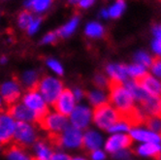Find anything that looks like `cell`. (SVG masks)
<instances>
[{"mask_svg":"<svg viewBox=\"0 0 161 160\" xmlns=\"http://www.w3.org/2000/svg\"><path fill=\"white\" fill-rule=\"evenodd\" d=\"M108 88L110 92L109 99L119 113L127 112L135 107L134 98L123 82L111 78L108 80Z\"/></svg>","mask_w":161,"mask_h":160,"instance_id":"6da1fadb","label":"cell"},{"mask_svg":"<svg viewBox=\"0 0 161 160\" xmlns=\"http://www.w3.org/2000/svg\"><path fill=\"white\" fill-rule=\"evenodd\" d=\"M93 121L100 129L107 131L113 125L120 122L118 111L107 102H103L97 106H94Z\"/></svg>","mask_w":161,"mask_h":160,"instance_id":"7a4b0ae2","label":"cell"},{"mask_svg":"<svg viewBox=\"0 0 161 160\" xmlns=\"http://www.w3.org/2000/svg\"><path fill=\"white\" fill-rule=\"evenodd\" d=\"M38 92L44 100L52 106L54 101L58 98L63 89V85L59 81L50 76H41L38 81Z\"/></svg>","mask_w":161,"mask_h":160,"instance_id":"3957f363","label":"cell"},{"mask_svg":"<svg viewBox=\"0 0 161 160\" xmlns=\"http://www.w3.org/2000/svg\"><path fill=\"white\" fill-rule=\"evenodd\" d=\"M38 137L31 125L25 121H17L13 141L21 147L29 150L34 146Z\"/></svg>","mask_w":161,"mask_h":160,"instance_id":"277c9868","label":"cell"},{"mask_svg":"<svg viewBox=\"0 0 161 160\" xmlns=\"http://www.w3.org/2000/svg\"><path fill=\"white\" fill-rule=\"evenodd\" d=\"M56 113L63 117H69L75 109V95L69 88H63L60 95L52 105Z\"/></svg>","mask_w":161,"mask_h":160,"instance_id":"5b68a950","label":"cell"},{"mask_svg":"<svg viewBox=\"0 0 161 160\" xmlns=\"http://www.w3.org/2000/svg\"><path fill=\"white\" fill-rule=\"evenodd\" d=\"M16 123L6 113L0 115V147L3 148L14 139Z\"/></svg>","mask_w":161,"mask_h":160,"instance_id":"8992f818","label":"cell"},{"mask_svg":"<svg viewBox=\"0 0 161 160\" xmlns=\"http://www.w3.org/2000/svg\"><path fill=\"white\" fill-rule=\"evenodd\" d=\"M1 95L4 100L6 108L15 105L19 101L20 90H19V81L15 79L12 82L5 83L0 87Z\"/></svg>","mask_w":161,"mask_h":160,"instance_id":"52a82bcc","label":"cell"},{"mask_svg":"<svg viewBox=\"0 0 161 160\" xmlns=\"http://www.w3.org/2000/svg\"><path fill=\"white\" fill-rule=\"evenodd\" d=\"M6 115L16 119L18 121H34L35 119V112L30 110L26 107L24 103H16L15 105H12L6 108Z\"/></svg>","mask_w":161,"mask_h":160,"instance_id":"ba28073f","label":"cell"},{"mask_svg":"<svg viewBox=\"0 0 161 160\" xmlns=\"http://www.w3.org/2000/svg\"><path fill=\"white\" fill-rule=\"evenodd\" d=\"M133 82L138 86H140L142 89L147 91L148 94L156 97H161V84L148 73H145L140 77L135 78Z\"/></svg>","mask_w":161,"mask_h":160,"instance_id":"9c48e42d","label":"cell"},{"mask_svg":"<svg viewBox=\"0 0 161 160\" xmlns=\"http://www.w3.org/2000/svg\"><path fill=\"white\" fill-rule=\"evenodd\" d=\"M3 153L7 156L8 160H37V157L28 152L29 150L21 147L14 141L4 146Z\"/></svg>","mask_w":161,"mask_h":160,"instance_id":"30bf717a","label":"cell"},{"mask_svg":"<svg viewBox=\"0 0 161 160\" xmlns=\"http://www.w3.org/2000/svg\"><path fill=\"white\" fill-rule=\"evenodd\" d=\"M133 144V138L130 135L125 134H116L111 136L107 140L105 145V150L108 152H117L123 148L129 147Z\"/></svg>","mask_w":161,"mask_h":160,"instance_id":"8fae6325","label":"cell"},{"mask_svg":"<svg viewBox=\"0 0 161 160\" xmlns=\"http://www.w3.org/2000/svg\"><path fill=\"white\" fill-rule=\"evenodd\" d=\"M22 103L28 107L33 112L41 113L45 110L49 109L48 106L46 105L44 98L41 96L39 92H33V91H25V94L22 98Z\"/></svg>","mask_w":161,"mask_h":160,"instance_id":"7c38bea8","label":"cell"},{"mask_svg":"<svg viewBox=\"0 0 161 160\" xmlns=\"http://www.w3.org/2000/svg\"><path fill=\"white\" fill-rule=\"evenodd\" d=\"M90 120V111L83 106L76 107L71 113V122L78 129L86 128Z\"/></svg>","mask_w":161,"mask_h":160,"instance_id":"4fadbf2b","label":"cell"},{"mask_svg":"<svg viewBox=\"0 0 161 160\" xmlns=\"http://www.w3.org/2000/svg\"><path fill=\"white\" fill-rule=\"evenodd\" d=\"M63 146L68 147H78L80 146L83 142V135L80 129L74 126H68L62 132Z\"/></svg>","mask_w":161,"mask_h":160,"instance_id":"5bb4252c","label":"cell"},{"mask_svg":"<svg viewBox=\"0 0 161 160\" xmlns=\"http://www.w3.org/2000/svg\"><path fill=\"white\" fill-rule=\"evenodd\" d=\"M101 144H102V137L95 131H88L83 137V142L82 145H80V147L86 153L89 154L91 152L98 150Z\"/></svg>","mask_w":161,"mask_h":160,"instance_id":"9a60e30c","label":"cell"},{"mask_svg":"<svg viewBox=\"0 0 161 160\" xmlns=\"http://www.w3.org/2000/svg\"><path fill=\"white\" fill-rule=\"evenodd\" d=\"M135 152L136 153L140 155L153 157L155 160L161 159V146L158 144L147 143V144L141 145L136 148Z\"/></svg>","mask_w":161,"mask_h":160,"instance_id":"2e32d148","label":"cell"},{"mask_svg":"<svg viewBox=\"0 0 161 160\" xmlns=\"http://www.w3.org/2000/svg\"><path fill=\"white\" fill-rule=\"evenodd\" d=\"M33 147L36 152L35 156L37 157V160H51L53 153L52 152V147L49 146L47 141L38 138Z\"/></svg>","mask_w":161,"mask_h":160,"instance_id":"e0dca14e","label":"cell"},{"mask_svg":"<svg viewBox=\"0 0 161 160\" xmlns=\"http://www.w3.org/2000/svg\"><path fill=\"white\" fill-rule=\"evenodd\" d=\"M130 136L132 138L147 142V143H154V144H159L161 142V138L153 132H148L145 130H140V129H132L130 130Z\"/></svg>","mask_w":161,"mask_h":160,"instance_id":"ac0fdd59","label":"cell"},{"mask_svg":"<svg viewBox=\"0 0 161 160\" xmlns=\"http://www.w3.org/2000/svg\"><path fill=\"white\" fill-rule=\"evenodd\" d=\"M107 73L112 79H117L121 82L127 81V70L126 66L121 64H110L107 66Z\"/></svg>","mask_w":161,"mask_h":160,"instance_id":"d6986e66","label":"cell"},{"mask_svg":"<svg viewBox=\"0 0 161 160\" xmlns=\"http://www.w3.org/2000/svg\"><path fill=\"white\" fill-rule=\"evenodd\" d=\"M53 0H26L25 5L35 13H43L52 5Z\"/></svg>","mask_w":161,"mask_h":160,"instance_id":"ffe728a7","label":"cell"},{"mask_svg":"<svg viewBox=\"0 0 161 160\" xmlns=\"http://www.w3.org/2000/svg\"><path fill=\"white\" fill-rule=\"evenodd\" d=\"M78 24H79V18L74 17L70 21H68L64 26H62L61 28H59L56 31L57 36H60L63 38L70 36L71 34L75 31V29L77 28Z\"/></svg>","mask_w":161,"mask_h":160,"instance_id":"44dd1931","label":"cell"},{"mask_svg":"<svg viewBox=\"0 0 161 160\" xmlns=\"http://www.w3.org/2000/svg\"><path fill=\"white\" fill-rule=\"evenodd\" d=\"M85 32L88 37L99 38L102 37L103 34H104V28H103V26L100 24H97V22H89L86 26Z\"/></svg>","mask_w":161,"mask_h":160,"instance_id":"7402d4cb","label":"cell"},{"mask_svg":"<svg viewBox=\"0 0 161 160\" xmlns=\"http://www.w3.org/2000/svg\"><path fill=\"white\" fill-rule=\"evenodd\" d=\"M144 125H146L148 129L153 131V133L157 134L161 138V120L159 119L147 116L144 121Z\"/></svg>","mask_w":161,"mask_h":160,"instance_id":"603a6c76","label":"cell"},{"mask_svg":"<svg viewBox=\"0 0 161 160\" xmlns=\"http://www.w3.org/2000/svg\"><path fill=\"white\" fill-rule=\"evenodd\" d=\"M34 18L32 16V14L28 11H21V12L19 14L18 16V25L21 28V29H27L28 26L30 25V24L33 21Z\"/></svg>","mask_w":161,"mask_h":160,"instance_id":"cb8c5ba5","label":"cell"},{"mask_svg":"<svg viewBox=\"0 0 161 160\" xmlns=\"http://www.w3.org/2000/svg\"><path fill=\"white\" fill-rule=\"evenodd\" d=\"M87 99L93 106H97L103 102H106V95L102 90H95L92 92H85Z\"/></svg>","mask_w":161,"mask_h":160,"instance_id":"d4e9b609","label":"cell"},{"mask_svg":"<svg viewBox=\"0 0 161 160\" xmlns=\"http://www.w3.org/2000/svg\"><path fill=\"white\" fill-rule=\"evenodd\" d=\"M125 10V2L124 0H117L114 3L108 11L109 17L113 19H118L121 16V14L124 12Z\"/></svg>","mask_w":161,"mask_h":160,"instance_id":"484cf974","label":"cell"},{"mask_svg":"<svg viewBox=\"0 0 161 160\" xmlns=\"http://www.w3.org/2000/svg\"><path fill=\"white\" fill-rule=\"evenodd\" d=\"M135 61L139 65H142L144 67H148V66H152L153 58L147 52H139L135 54Z\"/></svg>","mask_w":161,"mask_h":160,"instance_id":"4316f807","label":"cell"},{"mask_svg":"<svg viewBox=\"0 0 161 160\" xmlns=\"http://www.w3.org/2000/svg\"><path fill=\"white\" fill-rule=\"evenodd\" d=\"M126 70H127V74L129 76H131L133 79L138 78L142 75H144L146 73L145 71V67L139 64H133V65H129L126 66Z\"/></svg>","mask_w":161,"mask_h":160,"instance_id":"83f0119b","label":"cell"},{"mask_svg":"<svg viewBox=\"0 0 161 160\" xmlns=\"http://www.w3.org/2000/svg\"><path fill=\"white\" fill-rule=\"evenodd\" d=\"M93 84L99 90H103L106 88V86H108V80L104 75L97 74L93 79Z\"/></svg>","mask_w":161,"mask_h":160,"instance_id":"f1b7e54d","label":"cell"},{"mask_svg":"<svg viewBox=\"0 0 161 160\" xmlns=\"http://www.w3.org/2000/svg\"><path fill=\"white\" fill-rule=\"evenodd\" d=\"M38 76L35 72L33 71H28L26 73L24 74V77H22V80H24V83L27 85V87H29L30 86H32L34 83H35L38 80Z\"/></svg>","mask_w":161,"mask_h":160,"instance_id":"f546056e","label":"cell"},{"mask_svg":"<svg viewBox=\"0 0 161 160\" xmlns=\"http://www.w3.org/2000/svg\"><path fill=\"white\" fill-rule=\"evenodd\" d=\"M152 70L154 75L161 78V58H153L152 63Z\"/></svg>","mask_w":161,"mask_h":160,"instance_id":"4dcf8cb0","label":"cell"},{"mask_svg":"<svg viewBox=\"0 0 161 160\" xmlns=\"http://www.w3.org/2000/svg\"><path fill=\"white\" fill-rule=\"evenodd\" d=\"M47 64L49 65V67H51L52 69L55 73L58 74V75H62L63 74V68H62V66L59 64V62H57L56 60H54V59H49L47 61Z\"/></svg>","mask_w":161,"mask_h":160,"instance_id":"1f68e13d","label":"cell"},{"mask_svg":"<svg viewBox=\"0 0 161 160\" xmlns=\"http://www.w3.org/2000/svg\"><path fill=\"white\" fill-rule=\"evenodd\" d=\"M129 126L128 125H126L125 123L123 122H118L114 125L108 130L109 132H122V131H128L129 130Z\"/></svg>","mask_w":161,"mask_h":160,"instance_id":"d6a6232c","label":"cell"},{"mask_svg":"<svg viewBox=\"0 0 161 160\" xmlns=\"http://www.w3.org/2000/svg\"><path fill=\"white\" fill-rule=\"evenodd\" d=\"M41 21H42V19L40 18H37V19H34L33 21L30 24V25L28 26L27 28V32L29 35H31V34H34L39 28L40 25H41Z\"/></svg>","mask_w":161,"mask_h":160,"instance_id":"836d02e7","label":"cell"},{"mask_svg":"<svg viewBox=\"0 0 161 160\" xmlns=\"http://www.w3.org/2000/svg\"><path fill=\"white\" fill-rule=\"evenodd\" d=\"M57 40V34L56 32H50L47 35H45L42 39V44H53Z\"/></svg>","mask_w":161,"mask_h":160,"instance_id":"e575fe53","label":"cell"},{"mask_svg":"<svg viewBox=\"0 0 161 160\" xmlns=\"http://www.w3.org/2000/svg\"><path fill=\"white\" fill-rule=\"evenodd\" d=\"M89 156L91 157V159H92V160H104L105 157H106L104 152H101V151H98V150L91 152L89 153Z\"/></svg>","mask_w":161,"mask_h":160,"instance_id":"d590c367","label":"cell"},{"mask_svg":"<svg viewBox=\"0 0 161 160\" xmlns=\"http://www.w3.org/2000/svg\"><path fill=\"white\" fill-rule=\"evenodd\" d=\"M153 50L155 53L161 56V38H155L153 42Z\"/></svg>","mask_w":161,"mask_h":160,"instance_id":"8d00e7d4","label":"cell"},{"mask_svg":"<svg viewBox=\"0 0 161 160\" xmlns=\"http://www.w3.org/2000/svg\"><path fill=\"white\" fill-rule=\"evenodd\" d=\"M51 160H72V158L65 153H53Z\"/></svg>","mask_w":161,"mask_h":160,"instance_id":"74e56055","label":"cell"},{"mask_svg":"<svg viewBox=\"0 0 161 160\" xmlns=\"http://www.w3.org/2000/svg\"><path fill=\"white\" fill-rule=\"evenodd\" d=\"M129 156V152L126 151H119L117 152H114V157L116 159H125Z\"/></svg>","mask_w":161,"mask_h":160,"instance_id":"f35d334b","label":"cell"},{"mask_svg":"<svg viewBox=\"0 0 161 160\" xmlns=\"http://www.w3.org/2000/svg\"><path fill=\"white\" fill-rule=\"evenodd\" d=\"M95 0H80V1L78 3L79 7L80 8H84V9H86L88 8L89 6H91L93 3H94Z\"/></svg>","mask_w":161,"mask_h":160,"instance_id":"ab89813d","label":"cell"},{"mask_svg":"<svg viewBox=\"0 0 161 160\" xmlns=\"http://www.w3.org/2000/svg\"><path fill=\"white\" fill-rule=\"evenodd\" d=\"M153 35L155 38H161V25H156L153 29Z\"/></svg>","mask_w":161,"mask_h":160,"instance_id":"60d3db41","label":"cell"},{"mask_svg":"<svg viewBox=\"0 0 161 160\" xmlns=\"http://www.w3.org/2000/svg\"><path fill=\"white\" fill-rule=\"evenodd\" d=\"M74 95H75V98H76L77 100H80V98L83 97V95H85V92H84L83 90L76 89V90H75V93H74Z\"/></svg>","mask_w":161,"mask_h":160,"instance_id":"b9f144b4","label":"cell"},{"mask_svg":"<svg viewBox=\"0 0 161 160\" xmlns=\"http://www.w3.org/2000/svg\"><path fill=\"white\" fill-rule=\"evenodd\" d=\"M101 16L104 18V19H107L109 17V13H108V11L106 10H102L101 11Z\"/></svg>","mask_w":161,"mask_h":160,"instance_id":"7bdbcfd3","label":"cell"},{"mask_svg":"<svg viewBox=\"0 0 161 160\" xmlns=\"http://www.w3.org/2000/svg\"><path fill=\"white\" fill-rule=\"evenodd\" d=\"M80 1V0H69V2H70L71 4H77Z\"/></svg>","mask_w":161,"mask_h":160,"instance_id":"ee69618b","label":"cell"},{"mask_svg":"<svg viewBox=\"0 0 161 160\" xmlns=\"http://www.w3.org/2000/svg\"><path fill=\"white\" fill-rule=\"evenodd\" d=\"M3 113V108L1 106V102H0V115H2Z\"/></svg>","mask_w":161,"mask_h":160,"instance_id":"f6af8a7d","label":"cell"},{"mask_svg":"<svg viewBox=\"0 0 161 160\" xmlns=\"http://www.w3.org/2000/svg\"><path fill=\"white\" fill-rule=\"evenodd\" d=\"M5 61H6V58H1V63H5Z\"/></svg>","mask_w":161,"mask_h":160,"instance_id":"bcb514c9","label":"cell"},{"mask_svg":"<svg viewBox=\"0 0 161 160\" xmlns=\"http://www.w3.org/2000/svg\"><path fill=\"white\" fill-rule=\"evenodd\" d=\"M72 160H86V159H83V158H74V159H72Z\"/></svg>","mask_w":161,"mask_h":160,"instance_id":"7dc6e473","label":"cell"},{"mask_svg":"<svg viewBox=\"0 0 161 160\" xmlns=\"http://www.w3.org/2000/svg\"><path fill=\"white\" fill-rule=\"evenodd\" d=\"M160 160H161V159H160Z\"/></svg>","mask_w":161,"mask_h":160,"instance_id":"c3c4849f","label":"cell"}]
</instances>
